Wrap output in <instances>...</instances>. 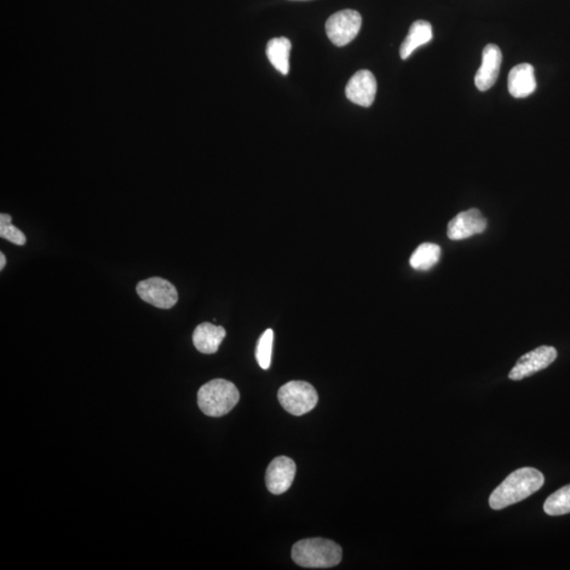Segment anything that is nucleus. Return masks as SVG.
Segmentation results:
<instances>
[{
  "label": "nucleus",
  "mask_w": 570,
  "mask_h": 570,
  "mask_svg": "<svg viewBox=\"0 0 570 570\" xmlns=\"http://www.w3.org/2000/svg\"><path fill=\"white\" fill-rule=\"evenodd\" d=\"M240 401L237 387L227 379H214L200 388L198 405L205 416L221 417L227 416Z\"/></svg>",
  "instance_id": "3"
},
{
  "label": "nucleus",
  "mask_w": 570,
  "mask_h": 570,
  "mask_svg": "<svg viewBox=\"0 0 570 570\" xmlns=\"http://www.w3.org/2000/svg\"><path fill=\"white\" fill-rule=\"evenodd\" d=\"M486 219L476 209H471L452 219L448 224V238L454 241L464 240L485 232Z\"/></svg>",
  "instance_id": "8"
},
{
  "label": "nucleus",
  "mask_w": 570,
  "mask_h": 570,
  "mask_svg": "<svg viewBox=\"0 0 570 570\" xmlns=\"http://www.w3.org/2000/svg\"><path fill=\"white\" fill-rule=\"evenodd\" d=\"M278 400L285 411L302 417L312 411L318 404V393L312 384L302 380H293L279 390Z\"/></svg>",
  "instance_id": "4"
},
{
  "label": "nucleus",
  "mask_w": 570,
  "mask_h": 570,
  "mask_svg": "<svg viewBox=\"0 0 570 570\" xmlns=\"http://www.w3.org/2000/svg\"><path fill=\"white\" fill-rule=\"evenodd\" d=\"M441 247L434 244H420L410 258V266L417 270H428L440 261Z\"/></svg>",
  "instance_id": "16"
},
{
  "label": "nucleus",
  "mask_w": 570,
  "mask_h": 570,
  "mask_svg": "<svg viewBox=\"0 0 570 570\" xmlns=\"http://www.w3.org/2000/svg\"><path fill=\"white\" fill-rule=\"evenodd\" d=\"M292 558L302 567L331 568L342 562L343 549L331 540L304 539L293 546Z\"/></svg>",
  "instance_id": "2"
},
{
  "label": "nucleus",
  "mask_w": 570,
  "mask_h": 570,
  "mask_svg": "<svg viewBox=\"0 0 570 570\" xmlns=\"http://www.w3.org/2000/svg\"><path fill=\"white\" fill-rule=\"evenodd\" d=\"M226 336L227 331L223 326L204 322L195 327L193 343L200 353L215 354Z\"/></svg>",
  "instance_id": "13"
},
{
  "label": "nucleus",
  "mask_w": 570,
  "mask_h": 570,
  "mask_svg": "<svg viewBox=\"0 0 570 570\" xmlns=\"http://www.w3.org/2000/svg\"><path fill=\"white\" fill-rule=\"evenodd\" d=\"M291 49L292 44L286 37L273 38L268 44V59L284 76H287L290 71Z\"/></svg>",
  "instance_id": "15"
},
{
  "label": "nucleus",
  "mask_w": 570,
  "mask_h": 570,
  "mask_svg": "<svg viewBox=\"0 0 570 570\" xmlns=\"http://www.w3.org/2000/svg\"><path fill=\"white\" fill-rule=\"evenodd\" d=\"M136 293L142 301L163 310L175 307L178 299L176 286L169 280L160 277H152L139 282L136 285Z\"/></svg>",
  "instance_id": "6"
},
{
  "label": "nucleus",
  "mask_w": 570,
  "mask_h": 570,
  "mask_svg": "<svg viewBox=\"0 0 570 570\" xmlns=\"http://www.w3.org/2000/svg\"><path fill=\"white\" fill-rule=\"evenodd\" d=\"M502 51L497 45H488L483 51L482 66L475 76V86L480 91H487L497 82L502 63Z\"/></svg>",
  "instance_id": "11"
},
{
  "label": "nucleus",
  "mask_w": 570,
  "mask_h": 570,
  "mask_svg": "<svg viewBox=\"0 0 570 570\" xmlns=\"http://www.w3.org/2000/svg\"><path fill=\"white\" fill-rule=\"evenodd\" d=\"M361 24V16L357 11H339L326 21V36L334 45L343 47L359 36Z\"/></svg>",
  "instance_id": "5"
},
{
  "label": "nucleus",
  "mask_w": 570,
  "mask_h": 570,
  "mask_svg": "<svg viewBox=\"0 0 570 570\" xmlns=\"http://www.w3.org/2000/svg\"><path fill=\"white\" fill-rule=\"evenodd\" d=\"M544 511L551 516L570 514V485L564 486L549 495L545 500Z\"/></svg>",
  "instance_id": "17"
},
{
  "label": "nucleus",
  "mask_w": 570,
  "mask_h": 570,
  "mask_svg": "<svg viewBox=\"0 0 570 570\" xmlns=\"http://www.w3.org/2000/svg\"><path fill=\"white\" fill-rule=\"evenodd\" d=\"M537 88L534 69L531 63H520L511 69L508 77L509 94L516 99H524L533 94Z\"/></svg>",
  "instance_id": "12"
},
{
  "label": "nucleus",
  "mask_w": 570,
  "mask_h": 570,
  "mask_svg": "<svg viewBox=\"0 0 570 570\" xmlns=\"http://www.w3.org/2000/svg\"><path fill=\"white\" fill-rule=\"evenodd\" d=\"M296 475V464L287 457H279L269 464L266 475V483L270 493L279 495L286 492L292 486Z\"/></svg>",
  "instance_id": "9"
},
{
  "label": "nucleus",
  "mask_w": 570,
  "mask_h": 570,
  "mask_svg": "<svg viewBox=\"0 0 570 570\" xmlns=\"http://www.w3.org/2000/svg\"><path fill=\"white\" fill-rule=\"evenodd\" d=\"M0 237L16 245H25L27 238L21 229L12 224V218L8 214L0 215Z\"/></svg>",
  "instance_id": "19"
},
{
  "label": "nucleus",
  "mask_w": 570,
  "mask_h": 570,
  "mask_svg": "<svg viewBox=\"0 0 570 570\" xmlns=\"http://www.w3.org/2000/svg\"><path fill=\"white\" fill-rule=\"evenodd\" d=\"M273 343L274 332L270 329L264 332L257 343L256 359L263 370H268L272 362Z\"/></svg>",
  "instance_id": "18"
},
{
  "label": "nucleus",
  "mask_w": 570,
  "mask_h": 570,
  "mask_svg": "<svg viewBox=\"0 0 570 570\" xmlns=\"http://www.w3.org/2000/svg\"><path fill=\"white\" fill-rule=\"evenodd\" d=\"M377 82L368 70L356 72L349 80L345 95L348 100L362 107H370L376 100Z\"/></svg>",
  "instance_id": "10"
},
{
  "label": "nucleus",
  "mask_w": 570,
  "mask_h": 570,
  "mask_svg": "<svg viewBox=\"0 0 570 570\" xmlns=\"http://www.w3.org/2000/svg\"><path fill=\"white\" fill-rule=\"evenodd\" d=\"M558 352L554 347L542 345L532 352L523 355L509 373L511 380H522L549 368L557 359Z\"/></svg>",
  "instance_id": "7"
},
{
  "label": "nucleus",
  "mask_w": 570,
  "mask_h": 570,
  "mask_svg": "<svg viewBox=\"0 0 570 570\" xmlns=\"http://www.w3.org/2000/svg\"><path fill=\"white\" fill-rule=\"evenodd\" d=\"M5 263H7V259H5L4 253L0 252V270L4 269Z\"/></svg>",
  "instance_id": "20"
},
{
  "label": "nucleus",
  "mask_w": 570,
  "mask_h": 570,
  "mask_svg": "<svg viewBox=\"0 0 570 570\" xmlns=\"http://www.w3.org/2000/svg\"><path fill=\"white\" fill-rule=\"evenodd\" d=\"M432 37L434 33H432L430 22L425 21L413 22L404 43L401 45V60H407L420 45L431 42Z\"/></svg>",
  "instance_id": "14"
},
{
  "label": "nucleus",
  "mask_w": 570,
  "mask_h": 570,
  "mask_svg": "<svg viewBox=\"0 0 570 570\" xmlns=\"http://www.w3.org/2000/svg\"><path fill=\"white\" fill-rule=\"evenodd\" d=\"M544 482V475L537 469L532 467L517 469L494 489L489 498V505L494 510H500L519 503L540 491Z\"/></svg>",
  "instance_id": "1"
}]
</instances>
